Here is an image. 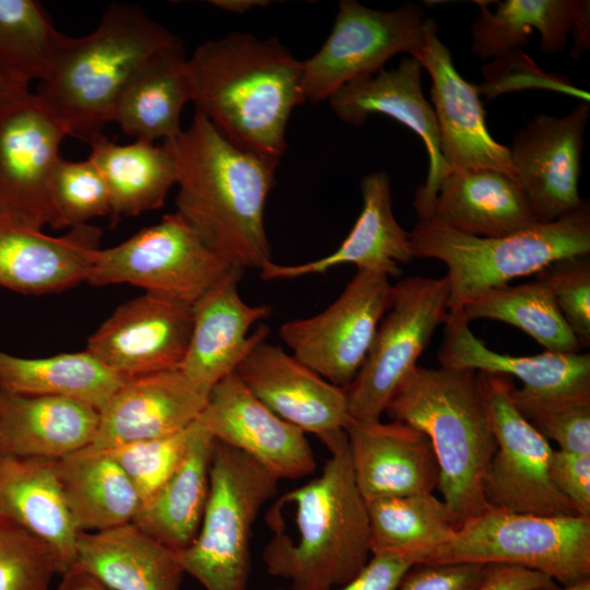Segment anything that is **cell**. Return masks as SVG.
Returning <instances> with one entry per match:
<instances>
[{"instance_id": "10", "label": "cell", "mask_w": 590, "mask_h": 590, "mask_svg": "<svg viewBox=\"0 0 590 590\" xmlns=\"http://www.w3.org/2000/svg\"><path fill=\"white\" fill-rule=\"evenodd\" d=\"M231 266L177 213L96 251L86 282L127 283L192 305Z\"/></svg>"}, {"instance_id": "1", "label": "cell", "mask_w": 590, "mask_h": 590, "mask_svg": "<svg viewBox=\"0 0 590 590\" xmlns=\"http://www.w3.org/2000/svg\"><path fill=\"white\" fill-rule=\"evenodd\" d=\"M163 145L176 170V212L203 241L243 271L272 261L264 206L278 163L233 144L197 110Z\"/></svg>"}, {"instance_id": "27", "label": "cell", "mask_w": 590, "mask_h": 590, "mask_svg": "<svg viewBox=\"0 0 590 590\" xmlns=\"http://www.w3.org/2000/svg\"><path fill=\"white\" fill-rule=\"evenodd\" d=\"M98 423L79 400L0 390V457L57 461L91 446Z\"/></svg>"}, {"instance_id": "32", "label": "cell", "mask_w": 590, "mask_h": 590, "mask_svg": "<svg viewBox=\"0 0 590 590\" xmlns=\"http://www.w3.org/2000/svg\"><path fill=\"white\" fill-rule=\"evenodd\" d=\"M67 507L79 532H97L133 522L140 496L107 450L85 447L55 461Z\"/></svg>"}, {"instance_id": "30", "label": "cell", "mask_w": 590, "mask_h": 590, "mask_svg": "<svg viewBox=\"0 0 590 590\" xmlns=\"http://www.w3.org/2000/svg\"><path fill=\"white\" fill-rule=\"evenodd\" d=\"M74 566L110 590H179L185 575L176 552L132 522L79 532Z\"/></svg>"}, {"instance_id": "25", "label": "cell", "mask_w": 590, "mask_h": 590, "mask_svg": "<svg viewBox=\"0 0 590 590\" xmlns=\"http://www.w3.org/2000/svg\"><path fill=\"white\" fill-rule=\"evenodd\" d=\"M461 315H449L438 352L441 367L514 376L515 392L534 399L590 398V355L546 351L530 356L488 349Z\"/></svg>"}, {"instance_id": "48", "label": "cell", "mask_w": 590, "mask_h": 590, "mask_svg": "<svg viewBox=\"0 0 590 590\" xmlns=\"http://www.w3.org/2000/svg\"><path fill=\"white\" fill-rule=\"evenodd\" d=\"M412 565L394 554H375L353 579L334 590H397L402 576Z\"/></svg>"}, {"instance_id": "15", "label": "cell", "mask_w": 590, "mask_h": 590, "mask_svg": "<svg viewBox=\"0 0 590 590\" xmlns=\"http://www.w3.org/2000/svg\"><path fill=\"white\" fill-rule=\"evenodd\" d=\"M66 137L35 93L0 113V212L40 229L49 224V184Z\"/></svg>"}, {"instance_id": "22", "label": "cell", "mask_w": 590, "mask_h": 590, "mask_svg": "<svg viewBox=\"0 0 590 590\" xmlns=\"http://www.w3.org/2000/svg\"><path fill=\"white\" fill-rule=\"evenodd\" d=\"M208 397L179 368L128 377L99 409L92 446L111 448L180 433L198 420Z\"/></svg>"}, {"instance_id": "52", "label": "cell", "mask_w": 590, "mask_h": 590, "mask_svg": "<svg viewBox=\"0 0 590 590\" xmlns=\"http://www.w3.org/2000/svg\"><path fill=\"white\" fill-rule=\"evenodd\" d=\"M31 92L30 87L14 81L0 66V113L12 102Z\"/></svg>"}, {"instance_id": "20", "label": "cell", "mask_w": 590, "mask_h": 590, "mask_svg": "<svg viewBox=\"0 0 590 590\" xmlns=\"http://www.w3.org/2000/svg\"><path fill=\"white\" fill-rule=\"evenodd\" d=\"M234 374L278 416L323 444L345 432L352 422L346 389L267 340L247 354Z\"/></svg>"}, {"instance_id": "36", "label": "cell", "mask_w": 590, "mask_h": 590, "mask_svg": "<svg viewBox=\"0 0 590 590\" xmlns=\"http://www.w3.org/2000/svg\"><path fill=\"white\" fill-rule=\"evenodd\" d=\"M127 378L85 350L39 358L0 351V390L11 393L70 398L99 411Z\"/></svg>"}, {"instance_id": "46", "label": "cell", "mask_w": 590, "mask_h": 590, "mask_svg": "<svg viewBox=\"0 0 590 590\" xmlns=\"http://www.w3.org/2000/svg\"><path fill=\"white\" fill-rule=\"evenodd\" d=\"M489 565L475 563L414 564L397 590H477Z\"/></svg>"}, {"instance_id": "34", "label": "cell", "mask_w": 590, "mask_h": 590, "mask_svg": "<svg viewBox=\"0 0 590 590\" xmlns=\"http://www.w3.org/2000/svg\"><path fill=\"white\" fill-rule=\"evenodd\" d=\"M88 144L87 158L107 187L114 221L163 206L176 186L175 165L163 144L143 140L117 144L103 133L93 137Z\"/></svg>"}, {"instance_id": "41", "label": "cell", "mask_w": 590, "mask_h": 590, "mask_svg": "<svg viewBox=\"0 0 590 590\" xmlns=\"http://www.w3.org/2000/svg\"><path fill=\"white\" fill-rule=\"evenodd\" d=\"M55 575L59 567L52 550L0 516V590H49Z\"/></svg>"}, {"instance_id": "26", "label": "cell", "mask_w": 590, "mask_h": 590, "mask_svg": "<svg viewBox=\"0 0 590 590\" xmlns=\"http://www.w3.org/2000/svg\"><path fill=\"white\" fill-rule=\"evenodd\" d=\"M361 191L362 211L349 235L332 253L292 266L270 261L259 270L260 278L267 281L290 280L324 273L345 263L356 266L357 270L398 275L401 272L399 263H408L414 257L409 233L393 214L389 175L384 170L366 175L362 179Z\"/></svg>"}, {"instance_id": "19", "label": "cell", "mask_w": 590, "mask_h": 590, "mask_svg": "<svg viewBox=\"0 0 590 590\" xmlns=\"http://www.w3.org/2000/svg\"><path fill=\"white\" fill-rule=\"evenodd\" d=\"M421 63L403 58L397 68L354 80L330 96L337 117L354 127L370 115L380 114L408 127L423 141L428 154L426 181L415 191L414 208L418 220H429L444 177L449 173L442 161L438 126L433 106L422 88Z\"/></svg>"}, {"instance_id": "5", "label": "cell", "mask_w": 590, "mask_h": 590, "mask_svg": "<svg viewBox=\"0 0 590 590\" xmlns=\"http://www.w3.org/2000/svg\"><path fill=\"white\" fill-rule=\"evenodd\" d=\"M385 413L429 438L439 468L437 489L457 527L491 509L483 479L496 440L477 371L417 365Z\"/></svg>"}, {"instance_id": "29", "label": "cell", "mask_w": 590, "mask_h": 590, "mask_svg": "<svg viewBox=\"0 0 590 590\" xmlns=\"http://www.w3.org/2000/svg\"><path fill=\"white\" fill-rule=\"evenodd\" d=\"M0 516L45 542L54 552L59 575L76 558V530L67 507L55 461L0 457Z\"/></svg>"}, {"instance_id": "44", "label": "cell", "mask_w": 590, "mask_h": 590, "mask_svg": "<svg viewBox=\"0 0 590 590\" xmlns=\"http://www.w3.org/2000/svg\"><path fill=\"white\" fill-rule=\"evenodd\" d=\"M482 72L484 81L476 86L479 94L487 98L526 88H543L589 103L588 92L578 88L566 75L543 71L521 48L493 58L488 64L482 67Z\"/></svg>"}, {"instance_id": "45", "label": "cell", "mask_w": 590, "mask_h": 590, "mask_svg": "<svg viewBox=\"0 0 590 590\" xmlns=\"http://www.w3.org/2000/svg\"><path fill=\"white\" fill-rule=\"evenodd\" d=\"M554 294L567 324L582 346L590 344V261L588 256L556 260L536 273Z\"/></svg>"}, {"instance_id": "16", "label": "cell", "mask_w": 590, "mask_h": 590, "mask_svg": "<svg viewBox=\"0 0 590 590\" xmlns=\"http://www.w3.org/2000/svg\"><path fill=\"white\" fill-rule=\"evenodd\" d=\"M412 57L429 73L433 82L430 98L441 157L449 172L488 169L515 178L509 148L488 132L477 86L457 71L433 19H425L423 44Z\"/></svg>"}, {"instance_id": "21", "label": "cell", "mask_w": 590, "mask_h": 590, "mask_svg": "<svg viewBox=\"0 0 590 590\" xmlns=\"http://www.w3.org/2000/svg\"><path fill=\"white\" fill-rule=\"evenodd\" d=\"M243 274L233 267L192 304L190 341L178 368L206 394L270 333L268 326L260 324L249 334L256 322L271 315V308L249 305L240 297Z\"/></svg>"}, {"instance_id": "43", "label": "cell", "mask_w": 590, "mask_h": 590, "mask_svg": "<svg viewBox=\"0 0 590 590\" xmlns=\"http://www.w3.org/2000/svg\"><path fill=\"white\" fill-rule=\"evenodd\" d=\"M511 398L519 412L559 450L590 453V398L534 399L517 394L514 388Z\"/></svg>"}, {"instance_id": "28", "label": "cell", "mask_w": 590, "mask_h": 590, "mask_svg": "<svg viewBox=\"0 0 590 590\" xmlns=\"http://www.w3.org/2000/svg\"><path fill=\"white\" fill-rule=\"evenodd\" d=\"M430 221L472 236L500 237L538 224L515 178L499 172H449Z\"/></svg>"}, {"instance_id": "13", "label": "cell", "mask_w": 590, "mask_h": 590, "mask_svg": "<svg viewBox=\"0 0 590 590\" xmlns=\"http://www.w3.org/2000/svg\"><path fill=\"white\" fill-rule=\"evenodd\" d=\"M389 275L357 270L340 296L317 315L284 322L285 345L303 364L346 389L361 369L390 306Z\"/></svg>"}, {"instance_id": "17", "label": "cell", "mask_w": 590, "mask_h": 590, "mask_svg": "<svg viewBox=\"0 0 590 590\" xmlns=\"http://www.w3.org/2000/svg\"><path fill=\"white\" fill-rule=\"evenodd\" d=\"M191 329L192 305L145 292L120 305L85 351L126 377L174 369L185 358Z\"/></svg>"}, {"instance_id": "35", "label": "cell", "mask_w": 590, "mask_h": 590, "mask_svg": "<svg viewBox=\"0 0 590 590\" xmlns=\"http://www.w3.org/2000/svg\"><path fill=\"white\" fill-rule=\"evenodd\" d=\"M489 2L475 1L479 14L472 24L471 51L482 60L527 46L533 31L545 54L564 50L582 0H505L495 11Z\"/></svg>"}, {"instance_id": "31", "label": "cell", "mask_w": 590, "mask_h": 590, "mask_svg": "<svg viewBox=\"0 0 590 590\" xmlns=\"http://www.w3.org/2000/svg\"><path fill=\"white\" fill-rule=\"evenodd\" d=\"M213 446L214 438L196 421L180 464L132 522L174 552L188 547L198 533L209 497Z\"/></svg>"}, {"instance_id": "2", "label": "cell", "mask_w": 590, "mask_h": 590, "mask_svg": "<svg viewBox=\"0 0 590 590\" xmlns=\"http://www.w3.org/2000/svg\"><path fill=\"white\" fill-rule=\"evenodd\" d=\"M321 473L276 498L267 514L272 535L267 571L293 590H334L371 557L366 502L355 483L345 432L324 442Z\"/></svg>"}, {"instance_id": "18", "label": "cell", "mask_w": 590, "mask_h": 590, "mask_svg": "<svg viewBox=\"0 0 590 590\" xmlns=\"http://www.w3.org/2000/svg\"><path fill=\"white\" fill-rule=\"evenodd\" d=\"M197 422L216 441L245 453L279 481L317 469L306 434L264 405L234 373L211 389Z\"/></svg>"}, {"instance_id": "53", "label": "cell", "mask_w": 590, "mask_h": 590, "mask_svg": "<svg viewBox=\"0 0 590 590\" xmlns=\"http://www.w3.org/2000/svg\"><path fill=\"white\" fill-rule=\"evenodd\" d=\"M216 8L231 13L241 14L257 7L268 5V1L262 0H214L211 1Z\"/></svg>"}, {"instance_id": "51", "label": "cell", "mask_w": 590, "mask_h": 590, "mask_svg": "<svg viewBox=\"0 0 590 590\" xmlns=\"http://www.w3.org/2000/svg\"><path fill=\"white\" fill-rule=\"evenodd\" d=\"M60 576L57 590H110L94 576L76 566Z\"/></svg>"}, {"instance_id": "4", "label": "cell", "mask_w": 590, "mask_h": 590, "mask_svg": "<svg viewBox=\"0 0 590 590\" xmlns=\"http://www.w3.org/2000/svg\"><path fill=\"white\" fill-rule=\"evenodd\" d=\"M181 39L135 4L113 3L82 37L66 36L35 93L67 135L87 142L113 122L117 101L138 69Z\"/></svg>"}, {"instance_id": "24", "label": "cell", "mask_w": 590, "mask_h": 590, "mask_svg": "<svg viewBox=\"0 0 590 590\" xmlns=\"http://www.w3.org/2000/svg\"><path fill=\"white\" fill-rule=\"evenodd\" d=\"M352 470L365 502L437 488L439 468L429 438L397 421H353L345 428Z\"/></svg>"}, {"instance_id": "33", "label": "cell", "mask_w": 590, "mask_h": 590, "mask_svg": "<svg viewBox=\"0 0 590 590\" xmlns=\"http://www.w3.org/2000/svg\"><path fill=\"white\" fill-rule=\"evenodd\" d=\"M188 102L187 57L179 45L157 52L138 69L117 101L113 122L135 140L164 142L181 132Z\"/></svg>"}, {"instance_id": "9", "label": "cell", "mask_w": 590, "mask_h": 590, "mask_svg": "<svg viewBox=\"0 0 590 590\" xmlns=\"http://www.w3.org/2000/svg\"><path fill=\"white\" fill-rule=\"evenodd\" d=\"M447 279L414 275L392 285L390 306L367 356L346 388L353 421H379L435 330L448 317Z\"/></svg>"}, {"instance_id": "42", "label": "cell", "mask_w": 590, "mask_h": 590, "mask_svg": "<svg viewBox=\"0 0 590 590\" xmlns=\"http://www.w3.org/2000/svg\"><path fill=\"white\" fill-rule=\"evenodd\" d=\"M190 426L170 436L103 448L129 477L142 504L165 484L180 464L188 446Z\"/></svg>"}, {"instance_id": "40", "label": "cell", "mask_w": 590, "mask_h": 590, "mask_svg": "<svg viewBox=\"0 0 590 590\" xmlns=\"http://www.w3.org/2000/svg\"><path fill=\"white\" fill-rule=\"evenodd\" d=\"M49 224L52 228H73L95 217L111 216L107 187L88 160L60 158L48 191Z\"/></svg>"}, {"instance_id": "12", "label": "cell", "mask_w": 590, "mask_h": 590, "mask_svg": "<svg viewBox=\"0 0 590 590\" xmlns=\"http://www.w3.org/2000/svg\"><path fill=\"white\" fill-rule=\"evenodd\" d=\"M424 22V10L414 3L382 11L340 1L329 36L302 61L306 101H328L343 85L384 69L394 55L412 56L423 44Z\"/></svg>"}, {"instance_id": "3", "label": "cell", "mask_w": 590, "mask_h": 590, "mask_svg": "<svg viewBox=\"0 0 590 590\" xmlns=\"http://www.w3.org/2000/svg\"><path fill=\"white\" fill-rule=\"evenodd\" d=\"M191 102L233 144L274 163L293 109L306 102L302 61L276 38L232 32L187 58Z\"/></svg>"}, {"instance_id": "54", "label": "cell", "mask_w": 590, "mask_h": 590, "mask_svg": "<svg viewBox=\"0 0 590 590\" xmlns=\"http://www.w3.org/2000/svg\"><path fill=\"white\" fill-rule=\"evenodd\" d=\"M538 590H590V578L569 585V586H557L552 589H538Z\"/></svg>"}, {"instance_id": "14", "label": "cell", "mask_w": 590, "mask_h": 590, "mask_svg": "<svg viewBox=\"0 0 590 590\" xmlns=\"http://www.w3.org/2000/svg\"><path fill=\"white\" fill-rule=\"evenodd\" d=\"M589 117V103L581 102L565 116H535L512 137L515 180L538 223L553 222L583 203L578 181Z\"/></svg>"}, {"instance_id": "37", "label": "cell", "mask_w": 590, "mask_h": 590, "mask_svg": "<svg viewBox=\"0 0 590 590\" xmlns=\"http://www.w3.org/2000/svg\"><path fill=\"white\" fill-rule=\"evenodd\" d=\"M370 551L423 563L457 528L448 507L433 493L366 502Z\"/></svg>"}, {"instance_id": "11", "label": "cell", "mask_w": 590, "mask_h": 590, "mask_svg": "<svg viewBox=\"0 0 590 590\" xmlns=\"http://www.w3.org/2000/svg\"><path fill=\"white\" fill-rule=\"evenodd\" d=\"M496 450L483 479L491 508L539 516H578L554 486L550 441L519 412L511 377L479 373Z\"/></svg>"}, {"instance_id": "47", "label": "cell", "mask_w": 590, "mask_h": 590, "mask_svg": "<svg viewBox=\"0 0 590 590\" xmlns=\"http://www.w3.org/2000/svg\"><path fill=\"white\" fill-rule=\"evenodd\" d=\"M550 476L577 515L590 517V453L554 450L550 462Z\"/></svg>"}, {"instance_id": "38", "label": "cell", "mask_w": 590, "mask_h": 590, "mask_svg": "<svg viewBox=\"0 0 590 590\" xmlns=\"http://www.w3.org/2000/svg\"><path fill=\"white\" fill-rule=\"evenodd\" d=\"M460 315L470 322L492 319L511 324L546 351L579 353L580 344L567 324L551 288L541 280L493 288L468 303Z\"/></svg>"}, {"instance_id": "50", "label": "cell", "mask_w": 590, "mask_h": 590, "mask_svg": "<svg viewBox=\"0 0 590 590\" xmlns=\"http://www.w3.org/2000/svg\"><path fill=\"white\" fill-rule=\"evenodd\" d=\"M569 34H571L574 42L570 56L576 59L582 55L590 45V2L588 0H582Z\"/></svg>"}, {"instance_id": "39", "label": "cell", "mask_w": 590, "mask_h": 590, "mask_svg": "<svg viewBox=\"0 0 590 590\" xmlns=\"http://www.w3.org/2000/svg\"><path fill=\"white\" fill-rule=\"evenodd\" d=\"M66 39L36 0H0V66L26 87L51 70Z\"/></svg>"}, {"instance_id": "6", "label": "cell", "mask_w": 590, "mask_h": 590, "mask_svg": "<svg viewBox=\"0 0 590 590\" xmlns=\"http://www.w3.org/2000/svg\"><path fill=\"white\" fill-rule=\"evenodd\" d=\"M409 234L413 257L436 259L447 267L448 314L510 281L538 273L566 257L590 252V209L585 202L548 223L500 236L459 233L430 220H418Z\"/></svg>"}, {"instance_id": "23", "label": "cell", "mask_w": 590, "mask_h": 590, "mask_svg": "<svg viewBox=\"0 0 590 590\" xmlns=\"http://www.w3.org/2000/svg\"><path fill=\"white\" fill-rule=\"evenodd\" d=\"M101 234L85 224L50 236L0 212V286L44 295L86 282Z\"/></svg>"}, {"instance_id": "7", "label": "cell", "mask_w": 590, "mask_h": 590, "mask_svg": "<svg viewBox=\"0 0 590 590\" xmlns=\"http://www.w3.org/2000/svg\"><path fill=\"white\" fill-rule=\"evenodd\" d=\"M279 480L237 449L214 439L210 491L192 543L176 552L185 574L205 590H247L250 540Z\"/></svg>"}, {"instance_id": "8", "label": "cell", "mask_w": 590, "mask_h": 590, "mask_svg": "<svg viewBox=\"0 0 590 590\" xmlns=\"http://www.w3.org/2000/svg\"><path fill=\"white\" fill-rule=\"evenodd\" d=\"M436 563L516 566L569 586L590 578V517L491 508L458 526L421 564Z\"/></svg>"}, {"instance_id": "49", "label": "cell", "mask_w": 590, "mask_h": 590, "mask_svg": "<svg viewBox=\"0 0 590 590\" xmlns=\"http://www.w3.org/2000/svg\"><path fill=\"white\" fill-rule=\"evenodd\" d=\"M557 586L552 578L538 571L508 565H489L477 590H538Z\"/></svg>"}]
</instances>
